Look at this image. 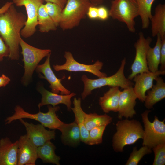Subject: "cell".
<instances>
[{
  "instance_id": "ba28073f",
  "label": "cell",
  "mask_w": 165,
  "mask_h": 165,
  "mask_svg": "<svg viewBox=\"0 0 165 165\" xmlns=\"http://www.w3.org/2000/svg\"><path fill=\"white\" fill-rule=\"evenodd\" d=\"M150 112L146 110L141 116L144 127L142 145L152 149L159 144L165 142V119L160 121L156 116L153 122H150L148 117Z\"/></svg>"
},
{
  "instance_id": "74e56055",
  "label": "cell",
  "mask_w": 165,
  "mask_h": 165,
  "mask_svg": "<svg viewBox=\"0 0 165 165\" xmlns=\"http://www.w3.org/2000/svg\"><path fill=\"white\" fill-rule=\"evenodd\" d=\"M46 2H50L56 4L63 9L66 3L67 0H43Z\"/></svg>"
},
{
  "instance_id": "1f68e13d",
  "label": "cell",
  "mask_w": 165,
  "mask_h": 165,
  "mask_svg": "<svg viewBox=\"0 0 165 165\" xmlns=\"http://www.w3.org/2000/svg\"><path fill=\"white\" fill-rule=\"evenodd\" d=\"M154 154L153 165L165 164V142L158 144L152 148Z\"/></svg>"
},
{
  "instance_id": "f546056e",
  "label": "cell",
  "mask_w": 165,
  "mask_h": 165,
  "mask_svg": "<svg viewBox=\"0 0 165 165\" xmlns=\"http://www.w3.org/2000/svg\"><path fill=\"white\" fill-rule=\"evenodd\" d=\"M44 6L47 13L56 26H59L61 20L63 9L58 5L50 2H46Z\"/></svg>"
},
{
  "instance_id": "f35d334b",
  "label": "cell",
  "mask_w": 165,
  "mask_h": 165,
  "mask_svg": "<svg viewBox=\"0 0 165 165\" xmlns=\"http://www.w3.org/2000/svg\"><path fill=\"white\" fill-rule=\"evenodd\" d=\"M13 4V3L12 2H7L0 8V13H3L6 11Z\"/></svg>"
},
{
  "instance_id": "5bb4252c",
  "label": "cell",
  "mask_w": 165,
  "mask_h": 165,
  "mask_svg": "<svg viewBox=\"0 0 165 165\" xmlns=\"http://www.w3.org/2000/svg\"><path fill=\"white\" fill-rule=\"evenodd\" d=\"M165 74V70H160L155 72H143L135 75L133 79L135 82L133 88L137 99L144 102L146 96L145 93L152 88L154 80L160 75Z\"/></svg>"
},
{
  "instance_id": "d6986e66",
  "label": "cell",
  "mask_w": 165,
  "mask_h": 165,
  "mask_svg": "<svg viewBox=\"0 0 165 165\" xmlns=\"http://www.w3.org/2000/svg\"><path fill=\"white\" fill-rule=\"evenodd\" d=\"M120 91L119 87H110L103 96L100 97L99 104L104 112H118Z\"/></svg>"
},
{
  "instance_id": "2e32d148",
  "label": "cell",
  "mask_w": 165,
  "mask_h": 165,
  "mask_svg": "<svg viewBox=\"0 0 165 165\" xmlns=\"http://www.w3.org/2000/svg\"><path fill=\"white\" fill-rule=\"evenodd\" d=\"M137 99L132 86L124 89L120 91L118 111V117L119 119H121L123 117L131 118L136 114L134 108Z\"/></svg>"
},
{
  "instance_id": "ab89813d",
  "label": "cell",
  "mask_w": 165,
  "mask_h": 165,
  "mask_svg": "<svg viewBox=\"0 0 165 165\" xmlns=\"http://www.w3.org/2000/svg\"><path fill=\"white\" fill-rule=\"evenodd\" d=\"M91 3L95 6L101 4L104 0H89Z\"/></svg>"
},
{
  "instance_id": "d590c367",
  "label": "cell",
  "mask_w": 165,
  "mask_h": 165,
  "mask_svg": "<svg viewBox=\"0 0 165 165\" xmlns=\"http://www.w3.org/2000/svg\"><path fill=\"white\" fill-rule=\"evenodd\" d=\"M86 15L91 19H98V7L91 6L89 7Z\"/></svg>"
},
{
  "instance_id": "6da1fadb",
  "label": "cell",
  "mask_w": 165,
  "mask_h": 165,
  "mask_svg": "<svg viewBox=\"0 0 165 165\" xmlns=\"http://www.w3.org/2000/svg\"><path fill=\"white\" fill-rule=\"evenodd\" d=\"M26 20L27 16L18 12L13 4L0 13V35L9 48L8 57L11 60L19 59L20 32Z\"/></svg>"
},
{
  "instance_id": "4fadbf2b",
  "label": "cell",
  "mask_w": 165,
  "mask_h": 165,
  "mask_svg": "<svg viewBox=\"0 0 165 165\" xmlns=\"http://www.w3.org/2000/svg\"><path fill=\"white\" fill-rule=\"evenodd\" d=\"M18 165H35L37 158L36 147L27 135L21 136L18 140Z\"/></svg>"
},
{
  "instance_id": "ac0fdd59",
  "label": "cell",
  "mask_w": 165,
  "mask_h": 165,
  "mask_svg": "<svg viewBox=\"0 0 165 165\" xmlns=\"http://www.w3.org/2000/svg\"><path fill=\"white\" fill-rule=\"evenodd\" d=\"M38 91L42 96L41 101L38 105L39 108L45 105H51L55 106L59 104H64L66 106L68 111H71V99L76 95L74 92L68 95H59L50 92L42 86L39 87Z\"/></svg>"
},
{
  "instance_id": "3957f363",
  "label": "cell",
  "mask_w": 165,
  "mask_h": 165,
  "mask_svg": "<svg viewBox=\"0 0 165 165\" xmlns=\"http://www.w3.org/2000/svg\"><path fill=\"white\" fill-rule=\"evenodd\" d=\"M126 63V59L124 58L121 62L120 67L114 75L109 76L98 78L96 79H89L86 75L81 77V80L84 84V88L81 94L82 99L91 94L94 90L100 88L105 86L110 87L117 86L122 89H125L132 86L134 83L126 77L124 74V70Z\"/></svg>"
},
{
  "instance_id": "7a4b0ae2",
  "label": "cell",
  "mask_w": 165,
  "mask_h": 165,
  "mask_svg": "<svg viewBox=\"0 0 165 165\" xmlns=\"http://www.w3.org/2000/svg\"><path fill=\"white\" fill-rule=\"evenodd\" d=\"M116 128L112 141V147L116 152H123L125 146L132 145L143 138V127L136 120H120L117 122Z\"/></svg>"
},
{
  "instance_id": "603a6c76",
  "label": "cell",
  "mask_w": 165,
  "mask_h": 165,
  "mask_svg": "<svg viewBox=\"0 0 165 165\" xmlns=\"http://www.w3.org/2000/svg\"><path fill=\"white\" fill-rule=\"evenodd\" d=\"M74 107L71 108L74 113L75 120L80 130L81 141L86 144L88 140L89 131L86 129L85 124L86 113L81 106V99L75 98L73 101Z\"/></svg>"
},
{
  "instance_id": "7c38bea8",
  "label": "cell",
  "mask_w": 165,
  "mask_h": 165,
  "mask_svg": "<svg viewBox=\"0 0 165 165\" xmlns=\"http://www.w3.org/2000/svg\"><path fill=\"white\" fill-rule=\"evenodd\" d=\"M19 120L25 127L27 136L36 147L41 146L47 141L55 139L56 133L54 130H47L41 124H34L28 123L22 119Z\"/></svg>"
},
{
  "instance_id": "8992f818",
  "label": "cell",
  "mask_w": 165,
  "mask_h": 165,
  "mask_svg": "<svg viewBox=\"0 0 165 165\" xmlns=\"http://www.w3.org/2000/svg\"><path fill=\"white\" fill-rule=\"evenodd\" d=\"M108 11L112 19L125 23L130 32H135L134 19L139 16L136 0H113Z\"/></svg>"
},
{
  "instance_id": "5b68a950",
  "label": "cell",
  "mask_w": 165,
  "mask_h": 165,
  "mask_svg": "<svg viewBox=\"0 0 165 165\" xmlns=\"http://www.w3.org/2000/svg\"><path fill=\"white\" fill-rule=\"evenodd\" d=\"M91 6H94L89 0H67L62 10L59 26L63 31L78 26L85 18L88 8Z\"/></svg>"
},
{
  "instance_id": "ffe728a7",
  "label": "cell",
  "mask_w": 165,
  "mask_h": 165,
  "mask_svg": "<svg viewBox=\"0 0 165 165\" xmlns=\"http://www.w3.org/2000/svg\"><path fill=\"white\" fill-rule=\"evenodd\" d=\"M61 132V139L65 145L75 146L81 141L79 128L75 121L70 123H64L59 128Z\"/></svg>"
},
{
  "instance_id": "8fae6325",
  "label": "cell",
  "mask_w": 165,
  "mask_h": 165,
  "mask_svg": "<svg viewBox=\"0 0 165 165\" xmlns=\"http://www.w3.org/2000/svg\"><path fill=\"white\" fill-rule=\"evenodd\" d=\"M66 59L64 64L61 65H53V67L56 71L66 70L70 72H85L91 73L98 78L107 76L105 73L101 72L103 64L97 60L93 64L87 65L77 62L74 58L72 53L65 51L64 55Z\"/></svg>"
},
{
  "instance_id": "d6a6232c",
  "label": "cell",
  "mask_w": 165,
  "mask_h": 165,
  "mask_svg": "<svg viewBox=\"0 0 165 165\" xmlns=\"http://www.w3.org/2000/svg\"><path fill=\"white\" fill-rule=\"evenodd\" d=\"M9 53L8 47L0 35V62L3 60L4 57H8Z\"/></svg>"
},
{
  "instance_id": "4316f807",
  "label": "cell",
  "mask_w": 165,
  "mask_h": 165,
  "mask_svg": "<svg viewBox=\"0 0 165 165\" xmlns=\"http://www.w3.org/2000/svg\"><path fill=\"white\" fill-rule=\"evenodd\" d=\"M112 118L105 114L98 115L96 113H86L85 119V127L89 131L94 127L107 126L112 121Z\"/></svg>"
},
{
  "instance_id": "44dd1931",
  "label": "cell",
  "mask_w": 165,
  "mask_h": 165,
  "mask_svg": "<svg viewBox=\"0 0 165 165\" xmlns=\"http://www.w3.org/2000/svg\"><path fill=\"white\" fill-rule=\"evenodd\" d=\"M156 83L151 90L147 91V95L145 102V107L148 109L165 97V83L161 77L158 76L155 79Z\"/></svg>"
},
{
  "instance_id": "f1b7e54d",
  "label": "cell",
  "mask_w": 165,
  "mask_h": 165,
  "mask_svg": "<svg viewBox=\"0 0 165 165\" xmlns=\"http://www.w3.org/2000/svg\"><path fill=\"white\" fill-rule=\"evenodd\" d=\"M152 152L151 148L147 146L143 145L139 150H137V147H135L133 148L125 165H137L145 155Z\"/></svg>"
},
{
  "instance_id": "83f0119b",
  "label": "cell",
  "mask_w": 165,
  "mask_h": 165,
  "mask_svg": "<svg viewBox=\"0 0 165 165\" xmlns=\"http://www.w3.org/2000/svg\"><path fill=\"white\" fill-rule=\"evenodd\" d=\"M140 16L142 28H147L149 25L150 20L152 17L151 8L152 4L155 0H136Z\"/></svg>"
},
{
  "instance_id": "277c9868",
  "label": "cell",
  "mask_w": 165,
  "mask_h": 165,
  "mask_svg": "<svg viewBox=\"0 0 165 165\" xmlns=\"http://www.w3.org/2000/svg\"><path fill=\"white\" fill-rule=\"evenodd\" d=\"M48 111L43 113L39 111L35 114H31L25 111L20 106L17 105L15 108V112L5 120L6 124H9L13 121L20 119L28 118L37 121L45 127L51 130L58 129L64 123L57 117L56 112L60 107L58 106H47Z\"/></svg>"
},
{
  "instance_id": "30bf717a",
  "label": "cell",
  "mask_w": 165,
  "mask_h": 165,
  "mask_svg": "<svg viewBox=\"0 0 165 165\" xmlns=\"http://www.w3.org/2000/svg\"><path fill=\"white\" fill-rule=\"evenodd\" d=\"M17 6H24L26 9L27 16L25 25L20 32V35L26 38L32 36L36 31L38 26V9L43 4V0H12Z\"/></svg>"
},
{
  "instance_id": "e0dca14e",
  "label": "cell",
  "mask_w": 165,
  "mask_h": 165,
  "mask_svg": "<svg viewBox=\"0 0 165 165\" xmlns=\"http://www.w3.org/2000/svg\"><path fill=\"white\" fill-rule=\"evenodd\" d=\"M18 140L12 143L6 137L0 140V165H17Z\"/></svg>"
},
{
  "instance_id": "cb8c5ba5",
  "label": "cell",
  "mask_w": 165,
  "mask_h": 165,
  "mask_svg": "<svg viewBox=\"0 0 165 165\" xmlns=\"http://www.w3.org/2000/svg\"><path fill=\"white\" fill-rule=\"evenodd\" d=\"M56 148L54 144L49 141L42 145L37 147V158L41 159L44 163L60 165L61 158L55 152Z\"/></svg>"
},
{
  "instance_id": "d4e9b609",
  "label": "cell",
  "mask_w": 165,
  "mask_h": 165,
  "mask_svg": "<svg viewBox=\"0 0 165 165\" xmlns=\"http://www.w3.org/2000/svg\"><path fill=\"white\" fill-rule=\"evenodd\" d=\"M156 44L153 48L149 47L147 54V61L149 71L155 72L159 70L160 64L161 39L160 35H157Z\"/></svg>"
},
{
  "instance_id": "52a82bcc",
  "label": "cell",
  "mask_w": 165,
  "mask_h": 165,
  "mask_svg": "<svg viewBox=\"0 0 165 165\" xmlns=\"http://www.w3.org/2000/svg\"><path fill=\"white\" fill-rule=\"evenodd\" d=\"M24 64V72L22 77L23 83L27 85L31 80L33 72L38 63L44 57L51 54L50 49H40L27 43L21 38L20 42Z\"/></svg>"
},
{
  "instance_id": "836d02e7",
  "label": "cell",
  "mask_w": 165,
  "mask_h": 165,
  "mask_svg": "<svg viewBox=\"0 0 165 165\" xmlns=\"http://www.w3.org/2000/svg\"><path fill=\"white\" fill-rule=\"evenodd\" d=\"M109 16V11L105 7L101 6L98 7V19L105 20Z\"/></svg>"
},
{
  "instance_id": "7402d4cb",
  "label": "cell",
  "mask_w": 165,
  "mask_h": 165,
  "mask_svg": "<svg viewBox=\"0 0 165 165\" xmlns=\"http://www.w3.org/2000/svg\"><path fill=\"white\" fill-rule=\"evenodd\" d=\"M151 21L152 36L160 35L161 39L165 38V4H160L155 8V13L152 15Z\"/></svg>"
},
{
  "instance_id": "8d00e7d4",
  "label": "cell",
  "mask_w": 165,
  "mask_h": 165,
  "mask_svg": "<svg viewBox=\"0 0 165 165\" xmlns=\"http://www.w3.org/2000/svg\"><path fill=\"white\" fill-rule=\"evenodd\" d=\"M10 81L8 77L4 74L0 76V87H5L9 83Z\"/></svg>"
},
{
  "instance_id": "4dcf8cb0",
  "label": "cell",
  "mask_w": 165,
  "mask_h": 165,
  "mask_svg": "<svg viewBox=\"0 0 165 165\" xmlns=\"http://www.w3.org/2000/svg\"><path fill=\"white\" fill-rule=\"evenodd\" d=\"M106 127V126L97 127L90 130L86 144L93 145L102 143L103 134Z\"/></svg>"
},
{
  "instance_id": "9a60e30c",
  "label": "cell",
  "mask_w": 165,
  "mask_h": 165,
  "mask_svg": "<svg viewBox=\"0 0 165 165\" xmlns=\"http://www.w3.org/2000/svg\"><path fill=\"white\" fill-rule=\"evenodd\" d=\"M51 54L47 57L46 61L42 64L38 65L36 70L38 73H42L44 76L41 75L40 78L46 80L50 84V87L51 92L57 94L60 93L61 95H68L71 92L65 87L61 83V80L64 79V76L61 79H58L55 75L52 70L50 64Z\"/></svg>"
},
{
  "instance_id": "e575fe53",
  "label": "cell",
  "mask_w": 165,
  "mask_h": 165,
  "mask_svg": "<svg viewBox=\"0 0 165 165\" xmlns=\"http://www.w3.org/2000/svg\"><path fill=\"white\" fill-rule=\"evenodd\" d=\"M160 70H165V38L161 39Z\"/></svg>"
},
{
  "instance_id": "484cf974",
  "label": "cell",
  "mask_w": 165,
  "mask_h": 165,
  "mask_svg": "<svg viewBox=\"0 0 165 165\" xmlns=\"http://www.w3.org/2000/svg\"><path fill=\"white\" fill-rule=\"evenodd\" d=\"M37 20L40 32L46 33L57 30V26L47 13L43 4L38 9Z\"/></svg>"
},
{
  "instance_id": "9c48e42d",
  "label": "cell",
  "mask_w": 165,
  "mask_h": 165,
  "mask_svg": "<svg viewBox=\"0 0 165 165\" xmlns=\"http://www.w3.org/2000/svg\"><path fill=\"white\" fill-rule=\"evenodd\" d=\"M152 42L150 37L145 38L142 32L139 33L138 38L134 45L136 54L131 67V73L128 78L129 80H131L139 74L150 72L147 64V54Z\"/></svg>"
}]
</instances>
